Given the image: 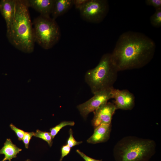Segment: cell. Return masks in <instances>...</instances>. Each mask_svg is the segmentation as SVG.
<instances>
[{"instance_id":"obj_8","label":"cell","mask_w":161,"mask_h":161,"mask_svg":"<svg viewBox=\"0 0 161 161\" xmlns=\"http://www.w3.org/2000/svg\"><path fill=\"white\" fill-rule=\"evenodd\" d=\"M117 110L114 103L106 102L100 106L94 112L92 123L95 128L102 124L111 123L112 116Z\"/></svg>"},{"instance_id":"obj_9","label":"cell","mask_w":161,"mask_h":161,"mask_svg":"<svg viewBox=\"0 0 161 161\" xmlns=\"http://www.w3.org/2000/svg\"><path fill=\"white\" fill-rule=\"evenodd\" d=\"M112 98L114 99V104L117 109L131 110L135 105V97L133 94L126 89L119 90L113 88Z\"/></svg>"},{"instance_id":"obj_6","label":"cell","mask_w":161,"mask_h":161,"mask_svg":"<svg viewBox=\"0 0 161 161\" xmlns=\"http://www.w3.org/2000/svg\"><path fill=\"white\" fill-rule=\"evenodd\" d=\"M109 5L106 0H89L79 10L81 17L84 20L92 23L101 22L107 14Z\"/></svg>"},{"instance_id":"obj_14","label":"cell","mask_w":161,"mask_h":161,"mask_svg":"<svg viewBox=\"0 0 161 161\" xmlns=\"http://www.w3.org/2000/svg\"><path fill=\"white\" fill-rule=\"evenodd\" d=\"M73 5V0H55L51 13L52 18L55 20L68 11Z\"/></svg>"},{"instance_id":"obj_15","label":"cell","mask_w":161,"mask_h":161,"mask_svg":"<svg viewBox=\"0 0 161 161\" xmlns=\"http://www.w3.org/2000/svg\"><path fill=\"white\" fill-rule=\"evenodd\" d=\"M75 124L74 121H63L55 126L51 128L50 129V133L52 139L55 137L60 130L63 127L67 126H73Z\"/></svg>"},{"instance_id":"obj_22","label":"cell","mask_w":161,"mask_h":161,"mask_svg":"<svg viewBox=\"0 0 161 161\" xmlns=\"http://www.w3.org/2000/svg\"><path fill=\"white\" fill-rule=\"evenodd\" d=\"M89 0H73V5L76 9L80 10L88 1Z\"/></svg>"},{"instance_id":"obj_5","label":"cell","mask_w":161,"mask_h":161,"mask_svg":"<svg viewBox=\"0 0 161 161\" xmlns=\"http://www.w3.org/2000/svg\"><path fill=\"white\" fill-rule=\"evenodd\" d=\"M32 27L35 43L44 49L52 48L60 38V28L55 20L50 17L40 15L34 20Z\"/></svg>"},{"instance_id":"obj_12","label":"cell","mask_w":161,"mask_h":161,"mask_svg":"<svg viewBox=\"0 0 161 161\" xmlns=\"http://www.w3.org/2000/svg\"><path fill=\"white\" fill-rule=\"evenodd\" d=\"M29 7L32 8L40 13V15L50 17L55 0H27Z\"/></svg>"},{"instance_id":"obj_3","label":"cell","mask_w":161,"mask_h":161,"mask_svg":"<svg viewBox=\"0 0 161 161\" xmlns=\"http://www.w3.org/2000/svg\"><path fill=\"white\" fill-rule=\"evenodd\" d=\"M154 141L135 136L119 140L113 149L115 161H148L156 152Z\"/></svg>"},{"instance_id":"obj_18","label":"cell","mask_w":161,"mask_h":161,"mask_svg":"<svg viewBox=\"0 0 161 161\" xmlns=\"http://www.w3.org/2000/svg\"><path fill=\"white\" fill-rule=\"evenodd\" d=\"M69 136L67 142V144L70 148L78 145L82 143V141H77L74 138L73 135V132L71 129L69 131Z\"/></svg>"},{"instance_id":"obj_23","label":"cell","mask_w":161,"mask_h":161,"mask_svg":"<svg viewBox=\"0 0 161 161\" xmlns=\"http://www.w3.org/2000/svg\"><path fill=\"white\" fill-rule=\"evenodd\" d=\"M71 148L67 144L63 145L61 148V156L59 161H62L63 158L70 152Z\"/></svg>"},{"instance_id":"obj_17","label":"cell","mask_w":161,"mask_h":161,"mask_svg":"<svg viewBox=\"0 0 161 161\" xmlns=\"http://www.w3.org/2000/svg\"><path fill=\"white\" fill-rule=\"evenodd\" d=\"M151 24L154 27L158 28L161 26V8L156 10L150 18Z\"/></svg>"},{"instance_id":"obj_25","label":"cell","mask_w":161,"mask_h":161,"mask_svg":"<svg viewBox=\"0 0 161 161\" xmlns=\"http://www.w3.org/2000/svg\"><path fill=\"white\" fill-rule=\"evenodd\" d=\"M25 161H32L30 160H29V159H27V160H25Z\"/></svg>"},{"instance_id":"obj_16","label":"cell","mask_w":161,"mask_h":161,"mask_svg":"<svg viewBox=\"0 0 161 161\" xmlns=\"http://www.w3.org/2000/svg\"><path fill=\"white\" fill-rule=\"evenodd\" d=\"M34 136L41 139L46 141L50 147L52 146V139L50 132L43 131L38 129L35 132Z\"/></svg>"},{"instance_id":"obj_10","label":"cell","mask_w":161,"mask_h":161,"mask_svg":"<svg viewBox=\"0 0 161 161\" xmlns=\"http://www.w3.org/2000/svg\"><path fill=\"white\" fill-rule=\"evenodd\" d=\"M16 0H1L0 1V12L4 19L7 31L10 29L15 15Z\"/></svg>"},{"instance_id":"obj_20","label":"cell","mask_w":161,"mask_h":161,"mask_svg":"<svg viewBox=\"0 0 161 161\" xmlns=\"http://www.w3.org/2000/svg\"><path fill=\"white\" fill-rule=\"evenodd\" d=\"M34 134L35 132H26L25 133L22 140L26 148H28L30 140L32 136H34Z\"/></svg>"},{"instance_id":"obj_1","label":"cell","mask_w":161,"mask_h":161,"mask_svg":"<svg viewBox=\"0 0 161 161\" xmlns=\"http://www.w3.org/2000/svg\"><path fill=\"white\" fill-rule=\"evenodd\" d=\"M154 41L140 32L128 31L121 34L111 54L112 61L118 71L141 68L154 56Z\"/></svg>"},{"instance_id":"obj_7","label":"cell","mask_w":161,"mask_h":161,"mask_svg":"<svg viewBox=\"0 0 161 161\" xmlns=\"http://www.w3.org/2000/svg\"><path fill=\"white\" fill-rule=\"evenodd\" d=\"M113 88L99 92L87 101L78 105L77 107L81 116L86 118L89 113L95 111L101 105L112 98V92Z\"/></svg>"},{"instance_id":"obj_13","label":"cell","mask_w":161,"mask_h":161,"mask_svg":"<svg viewBox=\"0 0 161 161\" xmlns=\"http://www.w3.org/2000/svg\"><path fill=\"white\" fill-rule=\"evenodd\" d=\"M22 149L14 144L10 139H7L4 146L0 149V154L4 155V158L1 161H11V160L17 157Z\"/></svg>"},{"instance_id":"obj_11","label":"cell","mask_w":161,"mask_h":161,"mask_svg":"<svg viewBox=\"0 0 161 161\" xmlns=\"http://www.w3.org/2000/svg\"><path fill=\"white\" fill-rule=\"evenodd\" d=\"M111 127V123L100 125L95 128L93 134L87 140V142L96 144L107 141L110 138Z\"/></svg>"},{"instance_id":"obj_19","label":"cell","mask_w":161,"mask_h":161,"mask_svg":"<svg viewBox=\"0 0 161 161\" xmlns=\"http://www.w3.org/2000/svg\"><path fill=\"white\" fill-rule=\"evenodd\" d=\"M10 126L16 133L18 140H22L26 132L17 128L12 123L10 124Z\"/></svg>"},{"instance_id":"obj_2","label":"cell","mask_w":161,"mask_h":161,"mask_svg":"<svg viewBox=\"0 0 161 161\" xmlns=\"http://www.w3.org/2000/svg\"><path fill=\"white\" fill-rule=\"evenodd\" d=\"M29 8L27 0H16L14 18L6 33L10 43L26 53L34 51L35 43Z\"/></svg>"},{"instance_id":"obj_24","label":"cell","mask_w":161,"mask_h":161,"mask_svg":"<svg viewBox=\"0 0 161 161\" xmlns=\"http://www.w3.org/2000/svg\"><path fill=\"white\" fill-rule=\"evenodd\" d=\"M76 152L80 156L85 160V161H101L102 160H98L94 159L90 157L83 152L80 151L79 150L77 149L76 150Z\"/></svg>"},{"instance_id":"obj_4","label":"cell","mask_w":161,"mask_h":161,"mask_svg":"<svg viewBox=\"0 0 161 161\" xmlns=\"http://www.w3.org/2000/svg\"><path fill=\"white\" fill-rule=\"evenodd\" d=\"M118 71L112 61L111 54H105L95 68L86 72L85 80L94 95L113 88L117 78Z\"/></svg>"},{"instance_id":"obj_21","label":"cell","mask_w":161,"mask_h":161,"mask_svg":"<svg viewBox=\"0 0 161 161\" xmlns=\"http://www.w3.org/2000/svg\"><path fill=\"white\" fill-rule=\"evenodd\" d=\"M146 4L154 7L156 10L161 8V0H146Z\"/></svg>"}]
</instances>
